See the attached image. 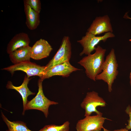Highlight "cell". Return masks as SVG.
Segmentation results:
<instances>
[{
  "label": "cell",
  "instance_id": "1",
  "mask_svg": "<svg viewBox=\"0 0 131 131\" xmlns=\"http://www.w3.org/2000/svg\"><path fill=\"white\" fill-rule=\"evenodd\" d=\"M94 53L83 57L78 62L85 69L87 77L94 81H96V76L102 71L106 50L98 45Z\"/></svg>",
  "mask_w": 131,
  "mask_h": 131
},
{
  "label": "cell",
  "instance_id": "2",
  "mask_svg": "<svg viewBox=\"0 0 131 131\" xmlns=\"http://www.w3.org/2000/svg\"><path fill=\"white\" fill-rule=\"evenodd\" d=\"M118 67L115 50L112 49L106 57L102 72L96 78V80H102L107 83L109 92L112 90V84L118 74Z\"/></svg>",
  "mask_w": 131,
  "mask_h": 131
},
{
  "label": "cell",
  "instance_id": "3",
  "mask_svg": "<svg viewBox=\"0 0 131 131\" xmlns=\"http://www.w3.org/2000/svg\"><path fill=\"white\" fill-rule=\"evenodd\" d=\"M42 81L40 79H39L38 82V92L34 98L30 101H28L22 112V115H25L26 110L36 109L43 112L45 117L47 118L49 114V106L51 105L58 104V102L50 100L45 96L43 90Z\"/></svg>",
  "mask_w": 131,
  "mask_h": 131
},
{
  "label": "cell",
  "instance_id": "4",
  "mask_svg": "<svg viewBox=\"0 0 131 131\" xmlns=\"http://www.w3.org/2000/svg\"><path fill=\"white\" fill-rule=\"evenodd\" d=\"M71 50L70 38L68 36H65L62 39L58 50L52 59L45 66V71L56 65L69 61L71 56Z\"/></svg>",
  "mask_w": 131,
  "mask_h": 131
},
{
  "label": "cell",
  "instance_id": "5",
  "mask_svg": "<svg viewBox=\"0 0 131 131\" xmlns=\"http://www.w3.org/2000/svg\"><path fill=\"white\" fill-rule=\"evenodd\" d=\"M115 36L114 33L111 32L106 33L102 36H97L87 32L81 40L77 41L83 48L82 51L80 54V56L91 54L95 50L96 46L100 42H105L108 38H114Z\"/></svg>",
  "mask_w": 131,
  "mask_h": 131
},
{
  "label": "cell",
  "instance_id": "6",
  "mask_svg": "<svg viewBox=\"0 0 131 131\" xmlns=\"http://www.w3.org/2000/svg\"><path fill=\"white\" fill-rule=\"evenodd\" d=\"M106 103L104 100L100 97L98 93L94 91L87 92L80 104L85 110V117L90 115L93 112L97 115H102V113L97 109L98 106L105 107Z\"/></svg>",
  "mask_w": 131,
  "mask_h": 131
},
{
  "label": "cell",
  "instance_id": "7",
  "mask_svg": "<svg viewBox=\"0 0 131 131\" xmlns=\"http://www.w3.org/2000/svg\"><path fill=\"white\" fill-rule=\"evenodd\" d=\"M2 69L9 71L12 74L15 71L20 70L25 73L28 78L37 76L41 79L45 71V66H41L30 61L26 62L14 64Z\"/></svg>",
  "mask_w": 131,
  "mask_h": 131
},
{
  "label": "cell",
  "instance_id": "8",
  "mask_svg": "<svg viewBox=\"0 0 131 131\" xmlns=\"http://www.w3.org/2000/svg\"><path fill=\"white\" fill-rule=\"evenodd\" d=\"M107 119L102 115H97L85 116L78 121L75 129L77 131H93L103 129V124Z\"/></svg>",
  "mask_w": 131,
  "mask_h": 131
},
{
  "label": "cell",
  "instance_id": "9",
  "mask_svg": "<svg viewBox=\"0 0 131 131\" xmlns=\"http://www.w3.org/2000/svg\"><path fill=\"white\" fill-rule=\"evenodd\" d=\"M87 32L95 35L105 33H113V28L108 16L106 15L96 17L88 29Z\"/></svg>",
  "mask_w": 131,
  "mask_h": 131
},
{
  "label": "cell",
  "instance_id": "10",
  "mask_svg": "<svg viewBox=\"0 0 131 131\" xmlns=\"http://www.w3.org/2000/svg\"><path fill=\"white\" fill-rule=\"evenodd\" d=\"M81 70L72 66L69 61H67L56 65L45 71L42 77L40 79L43 81L45 79L56 75L68 77L73 72Z\"/></svg>",
  "mask_w": 131,
  "mask_h": 131
},
{
  "label": "cell",
  "instance_id": "11",
  "mask_svg": "<svg viewBox=\"0 0 131 131\" xmlns=\"http://www.w3.org/2000/svg\"><path fill=\"white\" fill-rule=\"evenodd\" d=\"M53 49L47 41L41 39L31 47V58L39 60L48 57Z\"/></svg>",
  "mask_w": 131,
  "mask_h": 131
},
{
  "label": "cell",
  "instance_id": "12",
  "mask_svg": "<svg viewBox=\"0 0 131 131\" xmlns=\"http://www.w3.org/2000/svg\"><path fill=\"white\" fill-rule=\"evenodd\" d=\"M30 40L28 35L22 32L15 35L8 43L7 52L9 54L17 49L22 47L29 46Z\"/></svg>",
  "mask_w": 131,
  "mask_h": 131
},
{
  "label": "cell",
  "instance_id": "13",
  "mask_svg": "<svg viewBox=\"0 0 131 131\" xmlns=\"http://www.w3.org/2000/svg\"><path fill=\"white\" fill-rule=\"evenodd\" d=\"M31 79L27 77V76L25 75L22 84L19 86H14L12 83L10 81L7 82L6 87L8 89H14L18 92L22 96L23 103V110L25 108L26 105L28 101V97L30 95L35 94L30 91L28 87V84Z\"/></svg>",
  "mask_w": 131,
  "mask_h": 131
},
{
  "label": "cell",
  "instance_id": "14",
  "mask_svg": "<svg viewBox=\"0 0 131 131\" xmlns=\"http://www.w3.org/2000/svg\"><path fill=\"white\" fill-rule=\"evenodd\" d=\"M31 49L29 46L18 49L9 54L10 60L14 64L30 61Z\"/></svg>",
  "mask_w": 131,
  "mask_h": 131
},
{
  "label": "cell",
  "instance_id": "15",
  "mask_svg": "<svg viewBox=\"0 0 131 131\" xmlns=\"http://www.w3.org/2000/svg\"><path fill=\"white\" fill-rule=\"evenodd\" d=\"M24 10L26 20V25L31 30L37 28L40 23V13L35 11L28 5L24 4Z\"/></svg>",
  "mask_w": 131,
  "mask_h": 131
},
{
  "label": "cell",
  "instance_id": "16",
  "mask_svg": "<svg viewBox=\"0 0 131 131\" xmlns=\"http://www.w3.org/2000/svg\"><path fill=\"white\" fill-rule=\"evenodd\" d=\"M1 115L3 120L8 127V130L6 131H32L28 129L25 123L20 121H10L2 111Z\"/></svg>",
  "mask_w": 131,
  "mask_h": 131
},
{
  "label": "cell",
  "instance_id": "17",
  "mask_svg": "<svg viewBox=\"0 0 131 131\" xmlns=\"http://www.w3.org/2000/svg\"><path fill=\"white\" fill-rule=\"evenodd\" d=\"M70 123L68 121L60 125L50 124L46 125L38 131H69Z\"/></svg>",
  "mask_w": 131,
  "mask_h": 131
},
{
  "label": "cell",
  "instance_id": "18",
  "mask_svg": "<svg viewBox=\"0 0 131 131\" xmlns=\"http://www.w3.org/2000/svg\"><path fill=\"white\" fill-rule=\"evenodd\" d=\"M24 4L29 5L35 11L40 13L41 9V2L40 0H24Z\"/></svg>",
  "mask_w": 131,
  "mask_h": 131
},
{
  "label": "cell",
  "instance_id": "19",
  "mask_svg": "<svg viewBox=\"0 0 131 131\" xmlns=\"http://www.w3.org/2000/svg\"><path fill=\"white\" fill-rule=\"evenodd\" d=\"M125 112L129 117V119L128 120V124L126 126V128L129 130L131 129V107L130 105L126 107Z\"/></svg>",
  "mask_w": 131,
  "mask_h": 131
},
{
  "label": "cell",
  "instance_id": "20",
  "mask_svg": "<svg viewBox=\"0 0 131 131\" xmlns=\"http://www.w3.org/2000/svg\"><path fill=\"white\" fill-rule=\"evenodd\" d=\"M103 129L104 131H129L126 128H122L121 129L115 130L112 131L108 130L104 128H103Z\"/></svg>",
  "mask_w": 131,
  "mask_h": 131
},
{
  "label": "cell",
  "instance_id": "21",
  "mask_svg": "<svg viewBox=\"0 0 131 131\" xmlns=\"http://www.w3.org/2000/svg\"><path fill=\"white\" fill-rule=\"evenodd\" d=\"M123 18L125 19H129L131 20V18L129 17L128 15V13H126L124 15Z\"/></svg>",
  "mask_w": 131,
  "mask_h": 131
},
{
  "label": "cell",
  "instance_id": "22",
  "mask_svg": "<svg viewBox=\"0 0 131 131\" xmlns=\"http://www.w3.org/2000/svg\"><path fill=\"white\" fill-rule=\"evenodd\" d=\"M130 83L131 86V74H130Z\"/></svg>",
  "mask_w": 131,
  "mask_h": 131
},
{
  "label": "cell",
  "instance_id": "23",
  "mask_svg": "<svg viewBox=\"0 0 131 131\" xmlns=\"http://www.w3.org/2000/svg\"><path fill=\"white\" fill-rule=\"evenodd\" d=\"M100 131L99 130H96L94 131Z\"/></svg>",
  "mask_w": 131,
  "mask_h": 131
},
{
  "label": "cell",
  "instance_id": "24",
  "mask_svg": "<svg viewBox=\"0 0 131 131\" xmlns=\"http://www.w3.org/2000/svg\"><path fill=\"white\" fill-rule=\"evenodd\" d=\"M130 74H131V72H130Z\"/></svg>",
  "mask_w": 131,
  "mask_h": 131
}]
</instances>
